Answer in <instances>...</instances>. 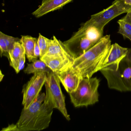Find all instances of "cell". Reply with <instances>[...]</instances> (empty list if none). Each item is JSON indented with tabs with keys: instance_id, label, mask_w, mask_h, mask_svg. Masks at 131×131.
Instances as JSON below:
<instances>
[{
	"instance_id": "8fae6325",
	"label": "cell",
	"mask_w": 131,
	"mask_h": 131,
	"mask_svg": "<svg viewBox=\"0 0 131 131\" xmlns=\"http://www.w3.org/2000/svg\"><path fill=\"white\" fill-rule=\"evenodd\" d=\"M73 0H42L41 4L32 13L36 18H40L52 12L61 9Z\"/></svg>"
},
{
	"instance_id": "9c48e42d",
	"label": "cell",
	"mask_w": 131,
	"mask_h": 131,
	"mask_svg": "<svg viewBox=\"0 0 131 131\" xmlns=\"http://www.w3.org/2000/svg\"><path fill=\"white\" fill-rule=\"evenodd\" d=\"M124 13L115 3L102 11L92 15L88 21V23L99 28L104 29V27L115 17Z\"/></svg>"
},
{
	"instance_id": "7c38bea8",
	"label": "cell",
	"mask_w": 131,
	"mask_h": 131,
	"mask_svg": "<svg viewBox=\"0 0 131 131\" xmlns=\"http://www.w3.org/2000/svg\"><path fill=\"white\" fill-rule=\"evenodd\" d=\"M45 55L61 56L71 62L73 63L75 59L68 51L63 42L58 39L55 36L51 39L47 52Z\"/></svg>"
},
{
	"instance_id": "30bf717a",
	"label": "cell",
	"mask_w": 131,
	"mask_h": 131,
	"mask_svg": "<svg viewBox=\"0 0 131 131\" xmlns=\"http://www.w3.org/2000/svg\"><path fill=\"white\" fill-rule=\"evenodd\" d=\"M128 48H125L117 43L111 46L102 68L110 69H116L121 60L126 56Z\"/></svg>"
},
{
	"instance_id": "8992f818",
	"label": "cell",
	"mask_w": 131,
	"mask_h": 131,
	"mask_svg": "<svg viewBox=\"0 0 131 131\" xmlns=\"http://www.w3.org/2000/svg\"><path fill=\"white\" fill-rule=\"evenodd\" d=\"M60 81L57 74L52 72L47 73L44 85L46 96L44 102L50 108L58 110L67 120H70L65 102V96L60 87Z\"/></svg>"
},
{
	"instance_id": "277c9868",
	"label": "cell",
	"mask_w": 131,
	"mask_h": 131,
	"mask_svg": "<svg viewBox=\"0 0 131 131\" xmlns=\"http://www.w3.org/2000/svg\"><path fill=\"white\" fill-rule=\"evenodd\" d=\"M110 89L121 92H131V49L121 60L116 69L100 70Z\"/></svg>"
},
{
	"instance_id": "4fadbf2b",
	"label": "cell",
	"mask_w": 131,
	"mask_h": 131,
	"mask_svg": "<svg viewBox=\"0 0 131 131\" xmlns=\"http://www.w3.org/2000/svg\"><path fill=\"white\" fill-rule=\"evenodd\" d=\"M39 59L44 62L53 72L56 73L73 64L63 57L57 55H44Z\"/></svg>"
},
{
	"instance_id": "ba28073f",
	"label": "cell",
	"mask_w": 131,
	"mask_h": 131,
	"mask_svg": "<svg viewBox=\"0 0 131 131\" xmlns=\"http://www.w3.org/2000/svg\"><path fill=\"white\" fill-rule=\"evenodd\" d=\"M60 82L70 94L76 90L83 78L72 65L68 66L57 73Z\"/></svg>"
},
{
	"instance_id": "e0dca14e",
	"label": "cell",
	"mask_w": 131,
	"mask_h": 131,
	"mask_svg": "<svg viewBox=\"0 0 131 131\" xmlns=\"http://www.w3.org/2000/svg\"><path fill=\"white\" fill-rule=\"evenodd\" d=\"M25 53L24 47L21 41H17L14 43L13 48L9 53L10 66L14 70L17 67L19 60Z\"/></svg>"
},
{
	"instance_id": "3957f363",
	"label": "cell",
	"mask_w": 131,
	"mask_h": 131,
	"mask_svg": "<svg viewBox=\"0 0 131 131\" xmlns=\"http://www.w3.org/2000/svg\"><path fill=\"white\" fill-rule=\"evenodd\" d=\"M103 34V29L86 22L63 44L75 59L96 44Z\"/></svg>"
},
{
	"instance_id": "2e32d148",
	"label": "cell",
	"mask_w": 131,
	"mask_h": 131,
	"mask_svg": "<svg viewBox=\"0 0 131 131\" xmlns=\"http://www.w3.org/2000/svg\"><path fill=\"white\" fill-rule=\"evenodd\" d=\"M117 23L119 26L118 33L131 42V11L126 13L125 16L119 20Z\"/></svg>"
},
{
	"instance_id": "d6986e66",
	"label": "cell",
	"mask_w": 131,
	"mask_h": 131,
	"mask_svg": "<svg viewBox=\"0 0 131 131\" xmlns=\"http://www.w3.org/2000/svg\"><path fill=\"white\" fill-rule=\"evenodd\" d=\"M50 40L51 39L42 36L40 34H39V37L37 39V42L40 50L39 58L44 56L47 52Z\"/></svg>"
},
{
	"instance_id": "ac0fdd59",
	"label": "cell",
	"mask_w": 131,
	"mask_h": 131,
	"mask_svg": "<svg viewBox=\"0 0 131 131\" xmlns=\"http://www.w3.org/2000/svg\"><path fill=\"white\" fill-rule=\"evenodd\" d=\"M52 72L46 63L40 59L36 60L31 63L27 64V67L24 70V72L27 74H34L40 72L49 73Z\"/></svg>"
},
{
	"instance_id": "6da1fadb",
	"label": "cell",
	"mask_w": 131,
	"mask_h": 131,
	"mask_svg": "<svg viewBox=\"0 0 131 131\" xmlns=\"http://www.w3.org/2000/svg\"><path fill=\"white\" fill-rule=\"evenodd\" d=\"M46 94L40 93L27 108H23L16 125L17 131H39L47 128L53 109L44 102Z\"/></svg>"
},
{
	"instance_id": "44dd1931",
	"label": "cell",
	"mask_w": 131,
	"mask_h": 131,
	"mask_svg": "<svg viewBox=\"0 0 131 131\" xmlns=\"http://www.w3.org/2000/svg\"><path fill=\"white\" fill-rule=\"evenodd\" d=\"M26 54H25L20 58L17 67L15 70V72L17 73H19L20 70L23 69L24 67V64L26 62Z\"/></svg>"
},
{
	"instance_id": "603a6c76",
	"label": "cell",
	"mask_w": 131,
	"mask_h": 131,
	"mask_svg": "<svg viewBox=\"0 0 131 131\" xmlns=\"http://www.w3.org/2000/svg\"><path fill=\"white\" fill-rule=\"evenodd\" d=\"M34 55L37 59H38V57H40V50L39 47V45L37 42V40L36 42V44H35Z\"/></svg>"
},
{
	"instance_id": "52a82bcc",
	"label": "cell",
	"mask_w": 131,
	"mask_h": 131,
	"mask_svg": "<svg viewBox=\"0 0 131 131\" xmlns=\"http://www.w3.org/2000/svg\"><path fill=\"white\" fill-rule=\"evenodd\" d=\"M47 77V73L44 72L36 73L24 86L22 90L23 108H27L36 99L45 84Z\"/></svg>"
},
{
	"instance_id": "5bb4252c",
	"label": "cell",
	"mask_w": 131,
	"mask_h": 131,
	"mask_svg": "<svg viewBox=\"0 0 131 131\" xmlns=\"http://www.w3.org/2000/svg\"><path fill=\"white\" fill-rule=\"evenodd\" d=\"M20 40V39L8 36L0 32V49L1 57L5 56L10 60L9 53L14 43Z\"/></svg>"
},
{
	"instance_id": "7a4b0ae2",
	"label": "cell",
	"mask_w": 131,
	"mask_h": 131,
	"mask_svg": "<svg viewBox=\"0 0 131 131\" xmlns=\"http://www.w3.org/2000/svg\"><path fill=\"white\" fill-rule=\"evenodd\" d=\"M112 44L110 35L104 36L85 53L75 59L72 66L83 78H90L100 71Z\"/></svg>"
},
{
	"instance_id": "9a60e30c",
	"label": "cell",
	"mask_w": 131,
	"mask_h": 131,
	"mask_svg": "<svg viewBox=\"0 0 131 131\" xmlns=\"http://www.w3.org/2000/svg\"><path fill=\"white\" fill-rule=\"evenodd\" d=\"M37 39L29 36H22L20 39V41L24 47L26 56L30 62L38 59L34 55L35 44Z\"/></svg>"
},
{
	"instance_id": "5b68a950",
	"label": "cell",
	"mask_w": 131,
	"mask_h": 131,
	"mask_svg": "<svg viewBox=\"0 0 131 131\" xmlns=\"http://www.w3.org/2000/svg\"><path fill=\"white\" fill-rule=\"evenodd\" d=\"M100 82V80L96 77L83 78L76 90L69 94L73 106L75 107H87L97 102Z\"/></svg>"
},
{
	"instance_id": "cb8c5ba5",
	"label": "cell",
	"mask_w": 131,
	"mask_h": 131,
	"mask_svg": "<svg viewBox=\"0 0 131 131\" xmlns=\"http://www.w3.org/2000/svg\"><path fill=\"white\" fill-rule=\"evenodd\" d=\"M0 81L1 82L3 79L4 77V75L2 73V71L1 70V73H0Z\"/></svg>"
},
{
	"instance_id": "7402d4cb",
	"label": "cell",
	"mask_w": 131,
	"mask_h": 131,
	"mask_svg": "<svg viewBox=\"0 0 131 131\" xmlns=\"http://www.w3.org/2000/svg\"><path fill=\"white\" fill-rule=\"evenodd\" d=\"M2 131H17V128L16 124H12L11 125H9L6 128H3Z\"/></svg>"
},
{
	"instance_id": "ffe728a7",
	"label": "cell",
	"mask_w": 131,
	"mask_h": 131,
	"mask_svg": "<svg viewBox=\"0 0 131 131\" xmlns=\"http://www.w3.org/2000/svg\"><path fill=\"white\" fill-rule=\"evenodd\" d=\"M113 3L124 13L131 11V0H115Z\"/></svg>"
}]
</instances>
